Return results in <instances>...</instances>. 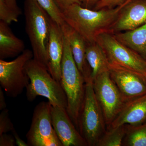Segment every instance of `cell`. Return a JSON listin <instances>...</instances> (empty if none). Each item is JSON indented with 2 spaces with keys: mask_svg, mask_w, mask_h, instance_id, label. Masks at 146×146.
I'll use <instances>...</instances> for the list:
<instances>
[{
  "mask_svg": "<svg viewBox=\"0 0 146 146\" xmlns=\"http://www.w3.org/2000/svg\"><path fill=\"white\" fill-rule=\"evenodd\" d=\"M19 16L8 6L5 0H0V21L9 25L18 22Z\"/></svg>",
  "mask_w": 146,
  "mask_h": 146,
  "instance_id": "cell-22",
  "label": "cell"
},
{
  "mask_svg": "<svg viewBox=\"0 0 146 146\" xmlns=\"http://www.w3.org/2000/svg\"><path fill=\"white\" fill-rule=\"evenodd\" d=\"M25 29L31 44L33 59L48 70V45L50 17L35 0H25Z\"/></svg>",
  "mask_w": 146,
  "mask_h": 146,
  "instance_id": "cell-3",
  "label": "cell"
},
{
  "mask_svg": "<svg viewBox=\"0 0 146 146\" xmlns=\"http://www.w3.org/2000/svg\"><path fill=\"white\" fill-rule=\"evenodd\" d=\"M30 82L26 89L27 99L33 102L37 96L45 97L53 106L67 108V97L60 82L54 79L48 69L33 58L25 67Z\"/></svg>",
  "mask_w": 146,
  "mask_h": 146,
  "instance_id": "cell-4",
  "label": "cell"
},
{
  "mask_svg": "<svg viewBox=\"0 0 146 146\" xmlns=\"http://www.w3.org/2000/svg\"><path fill=\"white\" fill-rule=\"evenodd\" d=\"M49 15L52 19L62 25L65 23L63 12L58 7L54 0H35Z\"/></svg>",
  "mask_w": 146,
  "mask_h": 146,
  "instance_id": "cell-21",
  "label": "cell"
},
{
  "mask_svg": "<svg viewBox=\"0 0 146 146\" xmlns=\"http://www.w3.org/2000/svg\"><path fill=\"white\" fill-rule=\"evenodd\" d=\"M61 26L70 44L74 60L84 78L85 82L92 80V71L86 58V41L78 33L65 22Z\"/></svg>",
  "mask_w": 146,
  "mask_h": 146,
  "instance_id": "cell-15",
  "label": "cell"
},
{
  "mask_svg": "<svg viewBox=\"0 0 146 146\" xmlns=\"http://www.w3.org/2000/svg\"><path fill=\"white\" fill-rule=\"evenodd\" d=\"M96 146H120L126 133V125L119 127L107 129Z\"/></svg>",
  "mask_w": 146,
  "mask_h": 146,
  "instance_id": "cell-19",
  "label": "cell"
},
{
  "mask_svg": "<svg viewBox=\"0 0 146 146\" xmlns=\"http://www.w3.org/2000/svg\"><path fill=\"white\" fill-rule=\"evenodd\" d=\"M108 71L125 102L146 94V74L110 63Z\"/></svg>",
  "mask_w": 146,
  "mask_h": 146,
  "instance_id": "cell-10",
  "label": "cell"
},
{
  "mask_svg": "<svg viewBox=\"0 0 146 146\" xmlns=\"http://www.w3.org/2000/svg\"><path fill=\"white\" fill-rule=\"evenodd\" d=\"M93 84L108 127L119 113L125 102L110 77L109 71L97 76L93 80Z\"/></svg>",
  "mask_w": 146,
  "mask_h": 146,
  "instance_id": "cell-9",
  "label": "cell"
},
{
  "mask_svg": "<svg viewBox=\"0 0 146 146\" xmlns=\"http://www.w3.org/2000/svg\"><path fill=\"white\" fill-rule=\"evenodd\" d=\"M125 145L146 146V124L138 126L126 125Z\"/></svg>",
  "mask_w": 146,
  "mask_h": 146,
  "instance_id": "cell-20",
  "label": "cell"
},
{
  "mask_svg": "<svg viewBox=\"0 0 146 146\" xmlns=\"http://www.w3.org/2000/svg\"><path fill=\"white\" fill-rule=\"evenodd\" d=\"M7 4L12 10H13L14 12H16L18 15L20 16L22 12H21V9L18 7L17 5L16 0H5Z\"/></svg>",
  "mask_w": 146,
  "mask_h": 146,
  "instance_id": "cell-27",
  "label": "cell"
},
{
  "mask_svg": "<svg viewBox=\"0 0 146 146\" xmlns=\"http://www.w3.org/2000/svg\"><path fill=\"white\" fill-rule=\"evenodd\" d=\"M14 129L9 118L8 110L7 108L3 110L0 114V135L12 131Z\"/></svg>",
  "mask_w": 146,
  "mask_h": 146,
  "instance_id": "cell-23",
  "label": "cell"
},
{
  "mask_svg": "<svg viewBox=\"0 0 146 146\" xmlns=\"http://www.w3.org/2000/svg\"><path fill=\"white\" fill-rule=\"evenodd\" d=\"M2 89V88L1 86L0 87V110H1L5 109L7 107L5 97Z\"/></svg>",
  "mask_w": 146,
  "mask_h": 146,
  "instance_id": "cell-30",
  "label": "cell"
},
{
  "mask_svg": "<svg viewBox=\"0 0 146 146\" xmlns=\"http://www.w3.org/2000/svg\"><path fill=\"white\" fill-rule=\"evenodd\" d=\"M54 1L62 12L73 5L78 4L81 5L80 0H54Z\"/></svg>",
  "mask_w": 146,
  "mask_h": 146,
  "instance_id": "cell-26",
  "label": "cell"
},
{
  "mask_svg": "<svg viewBox=\"0 0 146 146\" xmlns=\"http://www.w3.org/2000/svg\"><path fill=\"white\" fill-rule=\"evenodd\" d=\"M60 83L67 97V112L79 131V119L84 102L86 82L76 65L65 35Z\"/></svg>",
  "mask_w": 146,
  "mask_h": 146,
  "instance_id": "cell-2",
  "label": "cell"
},
{
  "mask_svg": "<svg viewBox=\"0 0 146 146\" xmlns=\"http://www.w3.org/2000/svg\"><path fill=\"white\" fill-rule=\"evenodd\" d=\"M81 6L85 8L93 9L99 0H80Z\"/></svg>",
  "mask_w": 146,
  "mask_h": 146,
  "instance_id": "cell-28",
  "label": "cell"
},
{
  "mask_svg": "<svg viewBox=\"0 0 146 146\" xmlns=\"http://www.w3.org/2000/svg\"><path fill=\"white\" fill-rule=\"evenodd\" d=\"M106 126L91 80L85 83V98L79 119V131L88 146H97L106 131Z\"/></svg>",
  "mask_w": 146,
  "mask_h": 146,
  "instance_id": "cell-5",
  "label": "cell"
},
{
  "mask_svg": "<svg viewBox=\"0 0 146 146\" xmlns=\"http://www.w3.org/2000/svg\"><path fill=\"white\" fill-rule=\"evenodd\" d=\"M129 0H99L93 9L98 10L103 8H113L123 5Z\"/></svg>",
  "mask_w": 146,
  "mask_h": 146,
  "instance_id": "cell-24",
  "label": "cell"
},
{
  "mask_svg": "<svg viewBox=\"0 0 146 146\" xmlns=\"http://www.w3.org/2000/svg\"><path fill=\"white\" fill-rule=\"evenodd\" d=\"M129 1L115 8L98 10L85 8L80 5H73L63 11V18L65 23L78 33L86 43L92 44L96 42L100 35L110 33L121 9Z\"/></svg>",
  "mask_w": 146,
  "mask_h": 146,
  "instance_id": "cell-1",
  "label": "cell"
},
{
  "mask_svg": "<svg viewBox=\"0 0 146 146\" xmlns=\"http://www.w3.org/2000/svg\"><path fill=\"white\" fill-rule=\"evenodd\" d=\"M86 56L92 71V81L97 76L109 70V62L107 56L97 42L86 43Z\"/></svg>",
  "mask_w": 146,
  "mask_h": 146,
  "instance_id": "cell-18",
  "label": "cell"
},
{
  "mask_svg": "<svg viewBox=\"0 0 146 146\" xmlns=\"http://www.w3.org/2000/svg\"><path fill=\"white\" fill-rule=\"evenodd\" d=\"M33 58L32 50L25 49L11 61L0 59V84L7 96L16 98L27 88L30 80L26 65Z\"/></svg>",
  "mask_w": 146,
  "mask_h": 146,
  "instance_id": "cell-6",
  "label": "cell"
},
{
  "mask_svg": "<svg viewBox=\"0 0 146 146\" xmlns=\"http://www.w3.org/2000/svg\"><path fill=\"white\" fill-rule=\"evenodd\" d=\"M16 143L13 135L3 133L0 135V146H14Z\"/></svg>",
  "mask_w": 146,
  "mask_h": 146,
  "instance_id": "cell-25",
  "label": "cell"
},
{
  "mask_svg": "<svg viewBox=\"0 0 146 146\" xmlns=\"http://www.w3.org/2000/svg\"><path fill=\"white\" fill-rule=\"evenodd\" d=\"M51 107L49 102L44 101L35 108L26 135L29 146H63L52 126Z\"/></svg>",
  "mask_w": 146,
  "mask_h": 146,
  "instance_id": "cell-7",
  "label": "cell"
},
{
  "mask_svg": "<svg viewBox=\"0 0 146 146\" xmlns=\"http://www.w3.org/2000/svg\"><path fill=\"white\" fill-rule=\"evenodd\" d=\"M96 42L104 51L109 63L146 74V59L121 43L113 33H102Z\"/></svg>",
  "mask_w": 146,
  "mask_h": 146,
  "instance_id": "cell-8",
  "label": "cell"
},
{
  "mask_svg": "<svg viewBox=\"0 0 146 146\" xmlns=\"http://www.w3.org/2000/svg\"><path fill=\"white\" fill-rule=\"evenodd\" d=\"M9 24L0 21V59L16 57L25 50V43L13 33Z\"/></svg>",
  "mask_w": 146,
  "mask_h": 146,
  "instance_id": "cell-16",
  "label": "cell"
},
{
  "mask_svg": "<svg viewBox=\"0 0 146 146\" xmlns=\"http://www.w3.org/2000/svg\"><path fill=\"white\" fill-rule=\"evenodd\" d=\"M145 124H146V121L145 122Z\"/></svg>",
  "mask_w": 146,
  "mask_h": 146,
  "instance_id": "cell-31",
  "label": "cell"
},
{
  "mask_svg": "<svg viewBox=\"0 0 146 146\" xmlns=\"http://www.w3.org/2000/svg\"><path fill=\"white\" fill-rule=\"evenodd\" d=\"M51 114L53 127L63 146H88L73 123L66 108L52 106Z\"/></svg>",
  "mask_w": 146,
  "mask_h": 146,
  "instance_id": "cell-11",
  "label": "cell"
},
{
  "mask_svg": "<svg viewBox=\"0 0 146 146\" xmlns=\"http://www.w3.org/2000/svg\"><path fill=\"white\" fill-rule=\"evenodd\" d=\"M146 23V0H130L121 9L110 32L129 31Z\"/></svg>",
  "mask_w": 146,
  "mask_h": 146,
  "instance_id": "cell-12",
  "label": "cell"
},
{
  "mask_svg": "<svg viewBox=\"0 0 146 146\" xmlns=\"http://www.w3.org/2000/svg\"><path fill=\"white\" fill-rule=\"evenodd\" d=\"M146 121V94L125 102L115 120L107 127L138 126Z\"/></svg>",
  "mask_w": 146,
  "mask_h": 146,
  "instance_id": "cell-14",
  "label": "cell"
},
{
  "mask_svg": "<svg viewBox=\"0 0 146 146\" xmlns=\"http://www.w3.org/2000/svg\"><path fill=\"white\" fill-rule=\"evenodd\" d=\"M114 34L121 43L146 60V23L132 30Z\"/></svg>",
  "mask_w": 146,
  "mask_h": 146,
  "instance_id": "cell-17",
  "label": "cell"
},
{
  "mask_svg": "<svg viewBox=\"0 0 146 146\" xmlns=\"http://www.w3.org/2000/svg\"><path fill=\"white\" fill-rule=\"evenodd\" d=\"M64 47V34L62 26L51 18L48 45V71L52 77L60 82Z\"/></svg>",
  "mask_w": 146,
  "mask_h": 146,
  "instance_id": "cell-13",
  "label": "cell"
},
{
  "mask_svg": "<svg viewBox=\"0 0 146 146\" xmlns=\"http://www.w3.org/2000/svg\"><path fill=\"white\" fill-rule=\"evenodd\" d=\"M11 132H12L13 136L15 138L16 144L18 146H29L27 143L25 142L23 139L20 138L15 129Z\"/></svg>",
  "mask_w": 146,
  "mask_h": 146,
  "instance_id": "cell-29",
  "label": "cell"
}]
</instances>
